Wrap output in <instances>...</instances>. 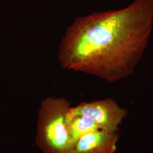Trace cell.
I'll return each instance as SVG.
<instances>
[{
  "instance_id": "obj_1",
  "label": "cell",
  "mask_w": 153,
  "mask_h": 153,
  "mask_svg": "<svg viewBox=\"0 0 153 153\" xmlns=\"http://www.w3.org/2000/svg\"><path fill=\"white\" fill-rule=\"evenodd\" d=\"M153 31V0L76 17L59 45L63 68L114 83L131 76Z\"/></svg>"
},
{
  "instance_id": "obj_2",
  "label": "cell",
  "mask_w": 153,
  "mask_h": 153,
  "mask_svg": "<svg viewBox=\"0 0 153 153\" xmlns=\"http://www.w3.org/2000/svg\"><path fill=\"white\" fill-rule=\"evenodd\" d=\"M69 102L64 97H47L40 103L35 142L44 153H73L74 144L66 123Z\"/></svg>"
},
{
  "instance_id": "obj_3",
  "label": "cell",
  "mask_w": 153,
  "mask_h": 153,
  "mask_svg": "<svg viewBox=\"0 0 153 153\" xmlns=\"http://www.w3.org/2000/svg\"><path fill=\"white\" fill-rule=\"evenodd\" d=\"M69 112L71 115L86 116L94 121L99 129L111 133H117L128 115L127 110L112 98L82 102L71 107Z\"/></svg>"
},
{
  "instance_id": "obj_4",
  "label": "cell",
  "mask_w": 153,
  "mask_h": 153,
  "mask_svg": "<svg viewBox=\"0 0 153 153\" xmlns=\"http://www.w3.org/2000/svg\"><path fill=\"white\" fill-rule=\"evenodd\" d=\"M118 140L117 133L97 129L81 137L74 144L73 153H115Z\"/></svg>"
},
{
  "instance_id": "obj_5",
  "label": "cell",
  "mask_w": 153,
  "mask_h": 153,
  "mask_svg": "<svg viewBox=\"0 0 153 153\" xmlns=\"http://www.w3.org/2000/svg\"><path fill=\"white\" fill-rule=\"evenodd\" d=\"M66 123L68 133L74 146L76 142L85 134L99 129L94 121L90 117L84 115H71L69 111L67 114Z\"/></svg>"
}]
</instances>
